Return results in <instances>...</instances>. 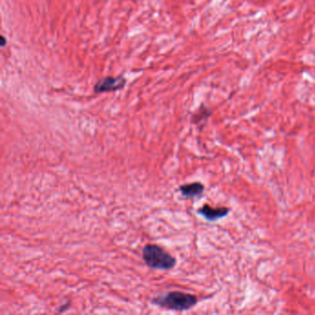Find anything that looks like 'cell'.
Instances as JSON below:
<instances>
[{
    "label": "cell",
    "mask_w": 315,
    "mask_h": 315,
    "mask_svg": "<svg viewBox=\"0 0 315 315\" xmlns=\"http://www.w3.org/2000/svg\"><path fill=\"white\" fill-rule=\"evenodd\" d=\"M228 212H229V209L227 207L213 208L208 204H204L203 207L198 209L197 211V213H199L200 215H202L207 221H211V222L216 221L220 218H225L226 215H227Z\"/></svg>",
    "instance_id": "4"
},
{
    "label": "cell",
    "mask_w": 315,
    "mask_h": 315,
    "mask_svg": "<svg viewBox=\"0 0 315 315\" xmlns=\"http://www.w3.org/2000/svg\"><path fill=\"white\" fill-rule=\"evenodd\" d=\"M144 264L149 268L159 271H169L175 268L176 259L162 247L156 244H146L142 251Z\"/></svg>",
    "instance_id": "2"
},
{
    "label": "cell",
    "mask_w": 315,
    "mask_h": 315,
    "mask_svg": "<svg viewBox=\"0 0 315 315\" xmlns=\"http://www.w3.org/2000/svg\"><path fill=\"white\" fill-rule=\"evenodd\" d=\"M6 44H7V41H6L5 37H4V36H1V47H5Z\"/></svg>",
    "instance_id": "7"
},
{
    "label": "cell",
    "mask_w": 315,
    "mask_h": 315,
    "mask_svg": "<svg viewBox=\"0 0 315 315\" xmlns=\"http://www.w3.org/2000/svg\"><path fill=\"white\" fill-rule=\"evenodd\" d=\"M70 304H71V301H66L64 304H62V305L58 307V309L56 310V312H60V313H63V312H65L66 310H68L69 309H70Z\"/></svg>",
    "instance_id": "6"
},
{
    "label": "cell",
    "mask_w": 315,
    "mask_h": 315,
    "mask_svg": "<svg viewBox=\"0 0 315 315\" xmlns=\"http://www.w3.org/2000/svg\"><path fill=\"white\" fill-rule=\"evenodd\" d=\"M152 304L161 309L184 311L192 309L197 303V297L181 291L166 292L152 299Z\"/></svg>",
    "instance_id": "1"
},
{
    "label": "cell",
    "mask_w": 315,
    "mask_h": 315,
    "mask_svg": "<svg viewBox=\"0 0 315 315\" xmlns=\"http://www.w3.org/2000/svg\"><path fill=\"white\" fill-rule=\"evenodd\" d=\"M179 190L181 195L186 199H192L196 197H201L204 191V184L201 182H192L189 184H183L180 186Z\"/></svg>",
    "instance_id": "5"
},
{
    "label": "cell",
    "mask_w": 315,
    "mask_h": 315,
    "mask_svg": "<svg viewBox=\"0 0 315 315\" xmlns=\"http://www.w3.org/2000/svg\"><path fill=\"white\" fill-rule=\"evenodd\" d=\"M126 84L127 80L123 76H107L98 81L93 86V92L95 93H113L122 90Z\"/></svg>",
    "instance_id": "3"
}]
</instances>
